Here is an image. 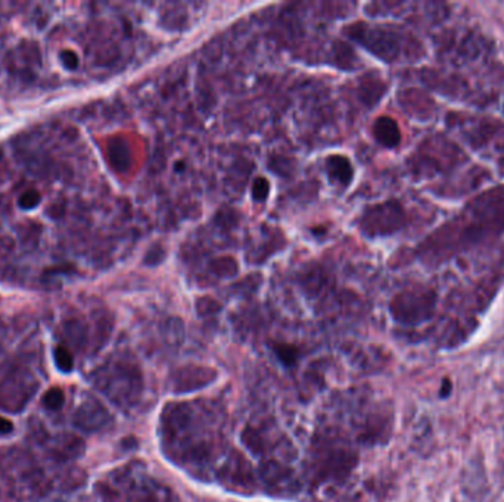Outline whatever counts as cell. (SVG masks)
Instances as JSON below:
<instances>
[{"instance_id":"cell-1","label":"cell","mask_w":504,"mask_h":502,"mask_svg":"<svg viewBox=\"0 0 504 502\" xmlns=\"http://www.w3.org/2000/svg\"><path fill=\"white\" fill-rule=\"evenodd\" d=\"M504 230V187L486 192L472 202L454 223L441 229L436 238L441 252L455 250L493 238Z\"/></svg>"},{"instance_id":"cell-2","label":"cell","mask_w":504,"mask_h":502,"mask_svg":"<svg viewBox=\"0 0 504 502\" xmlns=\"http://www.w3.org/2000/svg\"><path fill=\"white\" fill-rule=\"evenodd\" d=\"M101 389L118 404H133L141 394V375L139 368L129 364H118L102 375Z\"/></svg>"},{"instance_id":"cell-3","label":"cell","mask_w":504,"mask_h":502,"mask_svg":"<svg viewBox=\"0 0 504 502\" xmlns=\"http://www.w3.org/2000/svg\"><path fill=\"white\" fill-rule=\"evenodd\" d=\"M405 212L397 200L369 207L360 219V227L369 238L386 236L404 227Z\"/></svg>"},{"instance_id":"cell-4","label":"cell","mask_w":504,"mask_h":502,"mask_svg":"<svg viewBox=\"0 0 504 502\" xmlns=\"http://www.w3.org/2000/svg\"><path fill=\"white\" fill-rule=\"evenodd\" d=\"M435 293L431 290H408L400 293L391 304L392 317L403 324H419L432 317Z\"/></svg>"},{"instance_id":"cell-5","label":"cell","mask_w":504,"mask_h":502,"mask_svg":"<svg viewBox=\"0 0 504 502\" xmlns=\"http://www.w3.org/2000/svg\"><path fill=\"white\" fill-rule=\"evenodd\" d=\"M354 37L357 41L366 46L372 53L382 58L384 60H393L400 55V41L396 34L388 33L385 30L377 28H366L365 25H357Z\"/></svg>"},{"instance_id":"cell-6","label":"cell","mask_w":504,"mask_h":502,"mask_svg":"<svg viewBox=\"0 0 504 502\" xmlns=\"http://www.w3.org/2000/svg\"><path fill=\"white\" fill-rule=\"evenodd\" d=\"M217 379V371L203 366H184L170 378V387L175 394H189L208 386Z\"/></svg>"},{"instance_id":"cell-7","label":"cell","mask_w":504,"mask_h":502,"mask_svg":"<svg viewBox=\"0 0 504 502\" xmlns=\"http://www.w3.org/2000/svg\"><path fill=\"white\" fill-rule=\"evenodd\" d=\"M109 421H111V414L96 399H89L82 404L74 418L75 426L86 432H98L106 427Z\"/></svg>"},{"instance_id":"cell-8","label":"cell","mask_w":504,"mask_h":502,"mask_svg":"<svg viewBox=\"0 0 504 502\" xmlns=\"http://www.w3.org/2000/svg\"><path fill=\"white\" fill-rule=\"evenodd\" d=\"M220 479L223 480L227 488H236L239 492L251 491V488H254V480H252L248 463L239 455H233L230 460H227L222 472H220Z\"/></svg>"},{"instance_id":"cell-9","label":"cell","mask_w":504,"mask_h":502,"mask_svg":"<svg viewBox=\"0 0 504 502\" xmlns=\"http://www.w3.org/2000/svg\"><path fill=\"white\" fill-rule=\"evenodd\" d=\"M326 172L330 183L346 189L354 179V169L348 158L342 155L329 156L326 160Z\"/></svg>"},{"instance_id":"cell-10","label":"cell","mask_w":504,"mask_h":502,"mask_svg":"<svg viewBox=\"0 0 504 502\" xmlns=\"http://www.w3.org/2000/svg\"><path fill=\"white\" fill-rule=\"evenodd\" d=\"M373 134L377 142L385 148H396L401 142L398 124L391 117H379L373 125Z\"/></svg>"},{"instance_id":"cell-11","label":"cell","mask_w":504,"mask_h":502,"mask_svg":"<svg viewBox=\"0 0 504 502\" xmlns=\"http://www.w3.org/2000/svg\"><path fill=\"white\" fill-rule=\"evenodd\" d=\"M260 477L267 486L276 488V486H280L282 483L289 482L292 479V472L286 465H283L275 460H269L261 464Z\"/></svg>"},{"instance_id":"cell-12","label":"cell","mask_w":504,"mask_h":502,"mask_svg":"<svg viewBox=\"0 0 504 502\" xmlns=\"http://www.w3.org/2000/svg\"><path fill=\"white\" fill-rule=\"evenodd\" d=\"M189 417L191 414H189L186 405H170L163 420L164 429L171 435L184 430L189 425Z\"/></svg>"},{"instance_id":"cell-13","label":"cell","mask_w":504,"mask_h":502,"mask_svg":"<svg viewBox=\"0 0 504 502\" xmlns=\"http://www.w3.org/2000/svg\"><path fill=\"white\" fill-rule=\"evenodd\" d=\"M109 161L117 171H125L132 165V150L122 139L113 140L109 143Z\"/></svg>"},{"instance_id":"cell-14","label":"cell","mask_w":504,"mask_h":502,"mask_svg":"<svg viewBox=\"0 0 504 502\" xmlns=\"http://www.w3.org/2000/svg\"><path fill=\"white\" fill-rule=\"evenodd\" d=\"M163 336L167 345L171 348H177L183 342L184 330H183V323L177 318L168 320L163 327Z\"/></svg>"},{"instance_id":"cell-15","label":"cell","mask_w":504,"mask_h":502,"mask_svg":"<svg viewBox=\"0 0 504 502\" xmlns=\"http://www.w3.org/2000/svg\"><path fill=\"white\" fill-rule=\"evenodd\" d=\"M42 402L44 404L47 410L56 411V410H59V408H62V405H64V402H65L64 392H62L59 387H51L43 395Z\"/></svg>"},{"instance_id":"cell-16","label":"cell","mask_w":504,"mask_h":502,"mask_svg":"<svg viewBox=\"0 0 504 502\" xmlns=\"http://www.w3.org/2000/svg\"><path fill=\"white\" fill-rule=\"evenodd\" d=\"M55 364L62 373H70L74 368V359L65 347H58L55 349Z\"/></svg>"},{"instance_id":"cell-17","label":"cell","mask_w":504,"mask_h":502,"mask_svg":"<svg viewBox=\"0 0 504 502\" xmlns=\"http://www.w3.org/2000/svg\"><path fill=\"white\" fill-rule=\"evenodd\" d=\"M270 193V183L264 177H258L252 183V199L256 202H263Z\"/></svg>"},{"instance_id":"cell-18","label":"cell","mask_w":504,"mask_h":502,"mask_svg":"<svg viewBox=\"0 0 504 502\" xmlns=\"http://www.w3.org/2000/svg\"><path fill=\"white\" fill-rule=\"evenodd\" d=\"M275 352L277 354V356L283 361V363L291 366L295 363L296 359V351L292 347H288V345H276L275 347Z\"/></svg>"},{"instance_id":"cell-19","label":"cell","mask_w":504,"mask_h":502,"mask_svg":"<svg viewBox=\"0 0 504 502\" xmlns=\"http://www.w3.org/2000/svg\"><path fill=\"white\" fill-rule=\"evenodd\" d=\"M40 203V195L36 191H27L20 198V207L24 210H33Z\"/></svg>"},{"instance_id":"cell-20","label":"cell","mask_w":504,"mask_h":502,"mask_svg":"<svg viewBox=\"0 0 504 502\" xmlns=\"http://www.w3.org/2000/svg\"><path fill=\"white\" fill-rule=\"evenodd\" d=\"M59 59H61V64L64 65L67 70H75L78 67V58L77 55L73 52V51H64L61 52L59 55Z\"/></svg>"},{"instance_id":"cell-21","label":"cell","mask_w":504,"mask_h":502,"mask_svg":"<svg viewBox=\"0 0 504 502\" xmlns=\"http://www.w3.org/2000/svg\"><path fill=\"white\" fill-rule=\"evenodd\" d=\"M12 429H13L12 421L5 417H0V435H9Z\"/></svg>"}]
</instances>
